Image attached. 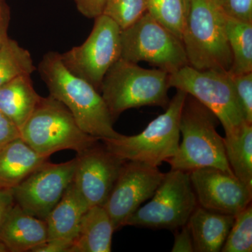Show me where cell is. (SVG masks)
<instances>
[{"label": "cell", "instance_id": "obj_1", "mask_svg": "<svg viewBox=\"0 0 252 252\" xmlns=\"http://www.w3.org/2000/svg\"><path fill=\"white\" fill-rule=\"evenodd\" d=\"M38 71L50 95L72 113L81 129L99 140L122 136L114 130L108 107L98 91L90 83L72 74L63 64L58 52L46 53Z\"/></svg>", "mask_w": 252, "mask_h": 252}, {"label": "cell", "instance_id": "obj_2", "mask_svg": "<svg viewBox=\"0 0 252 252\" xmlns=\"http://www.w3.org/2000/svg\"><path fill=\"white\" fill-rule=\"evenodd\" d=\"M226 16L217 0H190L182 41L189 65L198 70L228 72L232 66Z\"/></svg>", "mask_w": 252, "mask_h": 252}, {"label": "cell", "instance_id": "obj_3", "mask_svg": "<svg viewBox=\"0 0 252 252\" xmlns=\"http://www.w3.org/2000/svg\"><path fill=\"white\" fill-rule=\"evenodd\" d=\"M218 121L210 109L187 94L180 118L182 142L167 161L171 170L190 172L212 167L234 175L227 160L224 140L217 131Z\"/></svg>", "mask_w": 252, "mask_h": 252}, {"label": "cell", "instance_id": "obj_4", "mask_svg": "<svg viewBox=\"0 0 252 252\" xmlns=\"http://www.w3.org/2000/svg\"><path fill=\"white\" fill-rule=\"evenodd\" d=\"M169 79L165 71L145 69L120 58L106 73L99 91L114 120L127 109L143 106L167 108Z\"/></svg>", "mask_w": 252, "mask_h": 252}, {"label": "cell", "instance_id": "obj_5", "mask_svg": "<svg viewBox=\"0 0 252 252\" xmlns=\"http://www.w3.org/2000/svg\"><path fill=\"white\" fill-rule=\"evenodd\" d=\"M20 133L34 152L48 158L62 150L80 154L99 140L84 132L69 109L50 94L42 97Z\"/></svg>", "mask_w": 252, "mask_h": 252}, {"label": "cell", "instance_id": "obj_6", "mask_svg": "<svg viewBox=\"0 0 252 252\" xmlns=\"http://www.w3.org/2000/svg\"><path fill=\"white\" fill-rule=\"evenodd\" d=\"M166 111L136 135H122L102 142L109 152L125 160L158 167L177 153L180 146L181 114L187 94L177 90Z\"/></svg>", "mask_w": 252, "mask_h": 252}, {"label": "cell", "instance_id": "obj_7", "mask_svg": "<svg viewBox=\"0 0 252 252\" xmlns=\"http://www.w3.org/2000/svg\"><path fill=\"white\" fill-rule=\"evenodd\" d=\"M169 84L210 109L223 126L225 138L240 133L246 122L229 73L198 70L186 65L170 74Z\"/></svg>", "mask_w": 252, "mask_h": 252}, {"label": "cell", "instance_id": "obj_8", "mask_svg": "<svg viewBox=\"0 0 252 252\" xmlns=\"http://www.w3.org/2000/svg\"><path fill=\"white\" fill-rule=\"evenodd\" d=\"M121 59L144 61L169 74L189 65L182 39L159 23L148 11L122 31Z\"/></svg>", "mask_w": 252, "mask_h": 252}, {"label": "cell", "instance_id": "obj_9", "mask_svg": "<svg viewBox=\"0 0 252 252\" xmlns=\"http://www.w3.org/2000/svg\"><path fill=\"white\" fill-rule=\"evenodd\" d=\"M152 197L124 221L123 227L177 229L187 224L198 206L190 172L182 170L165 173Z\"/></svg>", "mask_w": 252, "mask_h": 252}, {"label": "cell", "instance_id": "obj_10", "mask_svg": "<svg viewBox=\"0 0 252 252\" xmlns=\"http://www.w3.org/2000/svg\"><path fill=\"white\" fill-rule=\"evenodd\" d=\"M121 33L114 21L100 15L94 18L92 31L82 44L61 54L63 64L99 92L106 73L121 58Z\"/></svg>", "mask_w": 252, "mask_h": 252}, {"label": "cell", "instance_id": "obj_11", "mask_svg": "<svg viewBox=\"0 0 252 252\" xmlns=\"http://www.w3.org/2000/svg\"><path fill=\"white\" fill-rule=\"evenodd\" d=\"M77 158L61 163L49 160L12 189L15 203L29 215L45 220L74 178Z\"/></svg>", "mask_w": 252, "mask_h": 252}, {"label": "cell", "instance_id": "obj_12", "mask_svg": "<svg viewBox=\"0 0 252 252\" xmlns=\"http://www.w3.org/2000/svg\"><path fill=\"white\" fill-rule=\"evenodd\" d=\"M165 174L145 162L126 160L117 181L102 205L108 213L114 230L153 196Z\"/></svg>", "mask_w": 252, "mask_h": 252}, {"label": "cell", "instance_id": "obj_13", "mask_svg": "<svg viewBox=\"0 0 252 252\" xmlns=\"http://www.w3.org/2000/svg\"><path fill=\"white\" fill-rule=\"evenodd\" d=\"M190 179L197 202L206 210L235 216L251 204L252 190L220 169H195L190 172Z\"/></svg>", "mask_w": 252, "mask_h": 252}, {"label": "cell", "instance_id": "obj_14", "mask_svg": "<svg viewBox=\"0 0 252 252\" xmlns=\"http://www.w3.org/2000/svg\"><path fill=\"white\" fill-rule=\"evenodd\" d=\"M73 184L89 207L103 205L126 160L96 143L77 154Z\"/></svg>", "mask_w": 252, "mask_h": 252}, {"label": "cell", "instance_id": "obj_15", "mask_svg": "<svg viewBox=\"0 0 252 252\" xmlns=\"http://www.w3.org/2000/svg\"><path fill=\"white\" fill-rule=\"evenodd\" d=\"M47 240L46 220L29 215L15 203L0 226V242L7 252H32Z\"/></svg>", "mask_w": 252, "mask_h": 252}, {"label": "cell", "instance_id": "obj_16", "mask_svg": "<svg viewBox=\"0 0 252 252\" xmlns=\"http://www.w3.org/2000/svg\"><path fill=\"white\" fill-rule=\"evenodd\" d=\"M49 159L21 137L4 144L0 148V190H12Z\"/></svg>", "mask_w": 252, "mask_h": 252}, {"label": "cell", "instance_id": "obj_17", "mask_svg": "<svg viewBox=\"0 0 252 252\" xmlns=\"http://www.w3.org/2000/svg\"><path fill=\"white\" fill-rule=\"evenodd\" d=\"M234 220L233 215L195 207L187 223L193 239L194 252H220Z\"/></svg>", "mask_w": 252, "mask_h": 252}, {"label": "cell", "instance_id": "obj_18", "mask_svg": "<svg viewBox=\"0 0 252 252\" xmlns=\"http://www.w3.org/2000/svg\"><path fill=\"white\" fill-rule=\"evenodd\" d=\"M89 208V205L72 182L45 219L47 240L59 239L74 241L81 219Z\"/></svg>", "mask_w": 252, "mask_h": 252}, {"label": "cell", "instance_id": "obj_19", "mask_svg": "<svg viewBox=\"0 0 252 252\" xmlns=\"http://www.w3.org/2000/svg\"><path fill=\"white\" fill-rule=\"evenodd\" d=\"M42 98L31 75L23 74L0 87V112L21 130Z\"/></svg>", "mask_w": 252, "mask_h": 252}, {"label": "cell", "instance_id": "obj_20", "mask_svg": "<svg viewBox=\"0 0 252 252\" xmlns=\"http://www.w3.org/2000/svg\"><path fill=\"white\" fill-rule=\"evenodd\" d=\"M114 231L112 220L104 207H90L81 219L72 252H110Z\"/></svg>", "mask_w": 252, "mask_h": 252}, {"label": "cell", "instance_id": "obj_21", "mask_svg": "<svg viewBox=\"0 0 252 252\" xmlns=\"http://www.w3.org/2000/svg\"><path fill=\"white\" fill-rule=\"evenodd\" d=\"M225 31L232 54L230 74L252 72V23L226 16Z\"/></svg>", "mask_w": 252, "mask_h": 252}, {"label": "cell", "instance_id": "obj_22", "mask_svg": "<svg viewBox=\"0 0 252 252\" xmlns=\"http://www.w3.org/2000/svg\"><path fill=\"white\" fill-rule=\"evenodd\" d=\"M225 154L237 178L252 190V124L245 123L238 135L223 138Z\"/></svg>", "mask_w": 252, "mask_h": 252}, {"label": "cell", "instance_id": "obj_23", "mask_svg": "<svg viewBox=\"0 0 252 252\" xmlns=\"http://www.w3.org/2000/svg\"><path fill=\"white\" fill-rule=\"evenodd\" d=\"M30 51L9 39L0 49V87L14 78L35 71Z\"/></svg>", "mask_w": 252, "mask_h": 252}, {"label": "cell", "instance_id": "obj_24", "mask_svg": "<svg viewBox=\"0 0 252 252\" xmlns=\"http://www.w3.org/2000/svg\"><path fill=\"white\" fill-rule=\"evenodd\" d=\"M147 11L182 39L186 11L182 0H147Z\"/></svg>", "mask_w": 252, "mask_h": 252}, {"label": "cell", "instance_id": "obj_25", "mask_svg": "<svg viewBox=\"0 0 252 252\" xmlns=\"http://www.w3.org/2000/svg\"><path fill=\"white\" fill-rule=\"evenodd\" d=\"M222 252H251L252 251V207L249 205L235 215L223 247Z\"/></svg>", "mask_w": 252, "mask_h": 252}, {"label": "cell", "instance_id": "obj_26", "mask_svg": "<svg viewBox=\"0 0 252 252\" xmlns=\"http://www.w3.org/2000/svg\"><path fill=\"white\" fill-rule=\"evenodd\" d=\"M147 12V0H107L102 14L110 18L124 31Z\"/></svg>", "mask_w": 252, "mask_h": 252}, {"label": "cell", "instance_id": "obj_27", "mask_svg": "<svg viewBox=\"0 0 252 252\" xmlns=\"http://www.w3.org/2000/svg\"><path fill=\"white\" fill-rule=\"evenodd\" d=\"M245 122L252 124V72L230 74Z\"/></svg>", "mask_w": 252, "mask_h": 252}, {"label": "cell", "instance_id": "obj_28", "mask_svg": "<svg viewBox=\"0 0 252 252\" xmlns=\"http://www.w3.org/2000/svg\"><path fill=\"white\" fill-rule=\"evenodd\" d=\"M220 9L228 17L252 23V0H217Z\"/></svg>", "mask_w": 252, "mask_h": 252}, {"label": "cell", "instance_id": "obj_29", "mask_svg": "<svg viewBox=\"0 0 252 252\" xmlns=\"http://www.w3.org/2000/svg\"><path fill=\"white\" fill-rule=\"evenodd\" d=\"M78 11L88 18H95L103 14L107 0H73Z\"/></svg>", "mask_w": 252, "mask_h": 252}, {"label": "cell", "instance_id": "obj_30", "mask_svg": "<svg viewBox=\"0 0 252 252\" xmlns=\"http://www.w3.org/2000/svg\"><path fill=\"white\" fill-rule=\"evenodd\" d=\"M19 137H21L19 129L0 112V148Z\"/></svg>", "mask_w": 252, "mask_h": 252}, {"label": "cell", "instance_id": "obj_31", "mask_svg": "<svg viewBox=\"0 0 252 252\" xmlns=\"http://www.w3.org/2000/svg\"><path fill=\"white\" fill-rule=\"evenodd\" d=\"M182 230L175 234V242L172 252H193L194 247L193 239L188 225L181 227Z\"/></svg>", "mask_w": 252, "mask_h": 252}, {"label": "cell", "instance_id": "obj_32", "mask_svg": "<svg viewBox=\"0 0 252 252\" xmlns=\"http://www.w3.org/2000/svg\"><path fill=\"white\" fill-rule=\"evenodd\" d=\"M73 241L70 240H49L32 250V252H72Z\"/></svg>", "mask_w": 252, "mask_h": 252}, {"label": "cell", "instance_id": "obj_33", "mask_svg": "<svg viewBox=\"0 0 252 252\" xmlns=\"http://www.w3.org/2000/svg\"><path fill=\"white\" fill-rule=\"evenodd\" d=\"M15 200L12 190H0V226L8 212L14 206ZM7 252L6 248L0 242V252Z\"/></svg>", "mask_w": 252, "mask_h": 252}, {"label": "cell", "instance_id": "obj_34", "mask_svg": "<svg viewBox=\"0 0 252 252\" xmlns=\"http://www.w3.org/2000/svg\"><path fill=\"white\" fill-rule=\"evenodd\" d=\"M10 9L4 0H0V49L4 45L8 36V28L10 22Z\"/></svg>", "mask_w": 252, "mask_h": 252}, {"label": "cell", "instance_id": "obj_35", "mask_svg": "<svg viewBox=\"0 0 252 252\" xmlns=\"http://www.w3.org/2000/svg\"><path fill=\"white\" fill-rule=\"evenodd\" d=\"M182 1H183L184 4H185L186 11H187V9H188L189 1H190V0H182Z\"/></svg>", "mask_w": 252, "mask_h": 252}]
</instances>
